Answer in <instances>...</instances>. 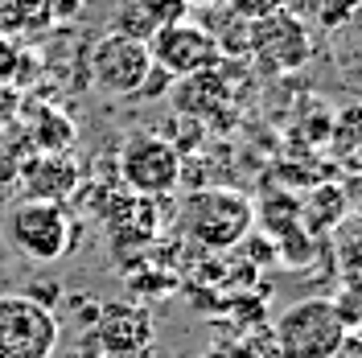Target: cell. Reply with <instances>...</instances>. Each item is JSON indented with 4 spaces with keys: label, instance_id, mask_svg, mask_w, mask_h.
<instances>
[{
    "label": "cell",
    "instance_id": "1",
    "mask_svg": "<svg viewBox=\"0 0 362 358\" xmlns=\"http://www.w3.org/2000/svg\"><path fill=\"white\" fill-rule=\"evenodd\" d=\"M87 70L90 83L112 99H148V95L160 91V83L169 87V79L153 67L148 42L132 37V33H115V29H107L90 45Z\"/></svg>",
    "mask_w": 362,
    "mask_h": 358
},
{
    "label": "cell",
    "instance_id": "2",
    "mask_svg": "<svg viewBox=\"0 0 362 358\" xmlns=\"http://www.w3.org/2000/svg\"><path fill=\"white\" fill-rule=\"evenodd\" d=\"M350 337L338 301L329 296H305L276 317V358H338Z\"/></svg>",
    "mask_w": 362,
    "mask_h": 358
},
{
    "label": "cell",
    "instance_id": "3",
    "mask_svg": "<svg viewBox=\"0 0 362 358\" xmlns=\"http://www.w3.org/2000/svg\"><path fill=\"white\" fill-rule=\"evenodd\" d=\"M255 223V206L247 194L226 190V185H206L198 194H189L181 206V231L206 251H226L247 239Z\"/></svg>",
    "mask_w": 362,
    "mask_h": 358
},
{
    "label": "cell",
    "instance_id": "4",
    "mask_svg": "<svg viewBox=\"0 0 362 358\" xmlns=\"http://www.w3.org/2000/svg\"><path fill=\"white\" fill-rule=\"evenodd\" d=\"M4 235L29 264H58L74 247V219L62 202L21 198L4 219Z\"/></svg>",
    "mask_w": 362,
    "mask_h": 358
},
{
    "label": "cell",
    "instance_id": "5",
    "mask_svg": "<svg viewBox=\"0 0 362 358\" xmlns=\"http://www.w3.org/2000/svg\"><path fill=\"white\" fill-rule=\"evenodd\" d=\"M181 153L173 140L153 132L132 136L124 149H119V178L124 185L140 194V198H165L181 185Z\"/></svg>",
    "mask_w": 362,
    "mask_h": 358
},
{
    "label": "cell",
    "instance_id": "6",
    "mask_svg": "<svg viewBox=\"0 0 362 358\" xmlns=\"http://www.w3.org/2000/svg\"><path fill=\"white\" fill-rule=\"evenodd\" d=\"M58 350V317L33 296H0V358H49Z\"/></svg>",
    "mask_w": 362,
    "mask_h": 358
},
{
    "label": "cell",
    "instance_id": "7",
    "mask_svg": "<svg viewBox=\"0 0 362 358\" xmlns=\"http://www.w3.org/2000/svg\"><path fill=\"white\" fill-rule=\"evenodd\" d=\"M148 54H153V67H157L165 79L202 74V70H210L218 58H223L218 37H214L206 25H194V21H173V25L153 29Z\"/></svg>",
    "mask_w": 362,
    "mask_h": 358
},
{
    "label": "cell",
    "instance_id": "8",
    "mask_svg": "<svg viewBox=\"0 0 362 358\" xmlns=\"http://www.w3.org/2000/svg\"><path fill=\"white\" fill-rule=\"evenodd\" d=\"M251 33H247V50L268 62V70H300L305 58H309V33L305 25L296 21L288 8H276L259 21H247Z\"/></svg>",
    "mask_w": 362,
    "mask_h": 358
},
{
    "label": "cell",
    "instance_id": "9",
    "mask_svg": "<svg viewBox=\"0 0 362 358\" xmlns=\"http://www.w3.org/2000/svg\"><path fill=\"white\" fill-rule=\"evenodd\" d=\"M83 178V169L66 157V153H29L17 165V185L21 198H37V202H62L74 194V185Z\"/></svg>",
    "mask_w": 362,
    "mask_h": 358
},
{
    "label": "cell",
    "instance_id": "10",
    "mask_svg": "<svg viewBox=\"0 0 362 358\" xmlns=\"http://www.w3.org/2000/svg\"><path fill=\"white\" fill-rule=\"evenodd\" d=\"M95 342L115 358H136L153 342V317L144 309H132V305H112V309L99 313Z\"/></svg>",
    "mask_w": 362,
    "mask_h": 358
},
{
    "label": "cell",
    "instance_id": "11",
    "mask_svg": "<svg viewBox=\"0 0 362 358\" xmlns=\"http://www.w3.org/2000/svg\"><path fill=\"white\" fill-rule=\"evenodd\" d=\"M189 4L194 0H124L119 17H115V33H132V37H153V29L160 25H173L189 17Z\"/></svg>",
    "mask_w": 362,
    "mask_h": 358
},
{
    "label": "cell",
    "instance_id": "12",
    "mask_svg": "<svg viewBox=\"0 0 362 358\" xmlns=\"http://www.w3.org/2000/svg\"><path fill=\"white\" fill-rule=\"evenodd\" d=\"M329 157L346 178L362 173V99L346 103L329 115Z\"/></svg>",
    "mask_w": 362,
    "mask_h": 358
},
{
    "label": "cell",
    "instance_id": "13",
    "mask_svg": "<svg viewBox=\"0 0 362 358\" xmlns=\"http://www.w3.org/2000/svg\"><path fill=\"white\" fill-rule=\"evenodd\" d=\"M296 219H300V226H305L309 235H329L334 226H341L350 219V214H346V194H341V185L321 181L305 202H296Z\"/></svg>",
    "mask_w": 362,
    "mask_h": 358
},
{
    "label": "cell",
    "instance_id": "14",
    "mask_svg": "<svg viewBox=\"0 0 362 358\" xmlns=\"http://www.w3.org/2000/svg\"><path fill=\"white\" fill-rule=\"evenodd\" d=\"M74 140H78V128H74V120L62 108L42 103L37 112L29 115V144H33V153H66V149H74Z\"/></svg>",
    "mask_w": 362,
    "mask_h": 358
},
{
    "label": "cell",
    "instance_id": "15",
    "mask_svg": "<svg viewBox=\"0 0 362 358\" xmlns=\"http://www.w3.org/2000/svg\"><path fill=\"white\" fill-rule=\"evenodd\" d=\"M49 13L45 0H0V33H45Z\"/></svg>",
    "mask_w": 362,
    "mask_h": 358
},
{
    "label": "cell",
    "instance_id": "16",
    "mask_svg": "<svg viewBox=\"0 0 362 358\" xmlns=\"http://www.w3.org/2000/svg\"><path fill=\"white\" fill-rule=\"evenodd\" d=\"M329 235H334V255H338L341 272H346L350 280H362V223L346 219V223L334 226Z\"/></svg>",
    "mask_w": 362,
    "mask_h": 358
},
{
    "label": "cell",
    "instance_id": "17",
    "mask_svg": "<svg viewBox=\"0 0 362 358\" xmlns=\"http://www.w3.org/2000/svg\"><path fill=\"white\" fill-rule=\"evenodd\" d=\"M17 74H21V42L0 33V87H17Z\"/></svg>",
    "mask_w": 362,
    "mask_h": 358
},
{
    "label": "cell",
    "instance_id": "18",
    "mask_svg": "<svg viewBox=\"0 0 362 358\" xmlns=\"http://www.w3.org/2000/svg\"><path fill=\"white\" fill-rule=\"evenodd\" d=\"M226 13L230 17H239V21H259V17H268L276 8H284V0H223Z\"/></svg>",
    "mask_w": 362,
    "mask_h": 358
},
{
    "label": "cell",
    "instance_id": "19",
    "mask_svg": "<svg viewBox=\"0 0 362 358\" xmlns=\"http://www.w3.org/2000/svg\"><path fill=\"white\" fill-rule=\"evenodd\" d=\"M87 8V0H45V13H49V25H62V21H78Z\"/></svg>",
    "mask_w": 362,
    "mask_h": 358
},
{
    "label": "cell",
    "instance_id": "20",
    "mask_svg": "<svg viewBox=\"0 0 362 358\" xmlns=\"http://www.w3.org/2000/svg\"><path fill=\"white\" fill-rule=\"evenodd\" d=\"M341 194H346V214H350L354 223H362V173L341 181Z\"/></svg>",
    "mask_w": 362,
    "mask_h": 358
},
{
    "label": "cell",
    "instance_id": "21",
    "mask_svg": "<svg viewBox=\"0 0 362 358\" xmlns=\"http://www.w3.org/2000/svg\"><path fill=\"white\" fill-rule=\"evenodd\" d=\"M21 115V87H0V128Z\"/></svg>",
    "mask_w": 362,
    "mask_h": 358
}]
</instances>
